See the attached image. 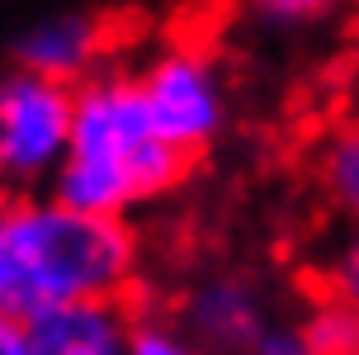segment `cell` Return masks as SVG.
<instances>
[{
  "instance_id": "ba28073f",
  "label": "cell",
  "mask_w": 359,
  "mask_h": 355,
  "mask_svg": "<svg viewBox=\"0 0 359 355\" xmlns=\"http://www.w3.org/2000/svg\"><path fill=\"white\" fill-rule=\"evenodd\" d=\"M312 171H317V185L331 199V209H341L345 218L359 223V119H341L326 128L312 152Z\"/></svg>"
},
{
  "instance_id": "5bb4252c",
  "label": "cell",
  "mask_w": 359,
  "mask_h": 355,
  "mask_svg": "<svg viewBox=\"0 0 359 355\" xmlns=\"http://www.w3.org/2000/svg\"><path fill=\"white\" fill-rule=\"evenodd\" d=\"M0 355H34V341H29V327L15 313H0Z\"/></svg>"
},
{
  "instance_id": "5b68a950",
  "label": "cell",
  "mask_w": 359,
  "mask_h": 355,
  "mask_svg": "<svg viewBox=\"0 0 359 355\" xmlns=\"http://www.w3.org/2000/svg\"><path fill=\"white\" fill-rule=\"evenodd\" d=\"M175 318L194 332V341L208 355H246L269 322V299L251 275L217 270L184 289Z\"/></svg>"
},
{
  "instance_id": "7c38bea8",
  "label": "cell",
  "mask_w": 359,
  "mask_h": 355,
  "mask_svg": "<svg viewBox=\"0 0 359 355\" xmlns=\"http://www.w3.org/2000/svg\"><path fill=\"white\" fill-rule=\"evenodd\" d=\"M246 355H317L307 341L303 322H265V332L251 341Z\"/></svg>"
},
{
  "instance_id": "8fae6325",
  "label": "cell",
  "mask_w": 359,
  "mask_h": 355,
  "mask_svg": "<svg viewBox=\"0 0 359 355\" xmlns=\"http://www.w3.org/2000/svg\"><path fill=\"white\" fill-rule=\"evenodd\" d=\"M251 5L255 19H265V24H279V29H298V24H312V19H322L336 0H246Z\"/></svg>"
},
{
  "instance_id": "9a60e30c",
  "label": "cell",
  "mask_w": 359,
  "mask_h": 355,
  "mask_svg": "<svg viewBox=\"0 0 359 355\" xmlns=\"http://www.w3.org/2000/svg\"><path fill=\"white\" fill-rule=\"evenodd\" d=\"M0 195H5V176H0Z\"/></svg>"
},
{
  "instance_id": "3957f363",
  "label": "cell",
  "mask_w": 359,
  "mask_h": 355,
  "mask_svg": "<svg viewBox=\"0 0 359 355\" xmlns=\"http://www.w3.org/2000/svg\"><path fill=\"white\" fill-rule=\"evenodd\" d=\"M142 100L151 109V124L165 142H175L180 152H208L232 114L227 76L217 67V57L198 43H170L137 71Z\"/></svg>"
},
{
  "instance_id": "277c9868",
  "label": "cell",
  "mask_w": 359,
  "mask_h": 355,
  "mask_svg": "<svg viewBox=\"0 0 359 355\" xmlns=\"http://www.w3.org/2000/svg\"><path fill=\"white\" fill-rule=\"evenodd\" d=\"M72 90L38 71L0 76V176L5 190H38L72 152Z\"/></svg>"
},
{
  "instance_id": "7a4b0ae2",
  "label": "cell",
  "mask_w": 359,
  "mask_h": 355,
  "mask_svg": "<svg viewBox=\"0 0 359 355\" xmlns=\"http://www.w3.org/2000/svg\"><path fill=\"white\" fill-rule=\"evenodd\" d=\"M67 157L109 161L128 171L142 204L180 190L198 161L156 133L137 71L123 67H100L72 90V152Z\"/></svg>"
},
{
  "instance_id": "9c48e42d",
  "label": "cell",
  "mask_w": 359,
  "mask_h": 355,
  "mask_svg": "<svg viewBox=\"0 0 359 355\" xmlns=\"http://www.w3.org/2000/svg\"><path fill=\"white\" fill-rule=\"evenodd\" d=\"M303 332L317 355H359V303L326 289L322 299L307 308Z\"/></svg>"
},
{
  "instance_id": "30bf717a",
  "label": "cell",
  "mask_w": 359,
  "mask_h": 355,
  "mask_svg": "<svg viewBox=\"0 0 359 355\" xmlns=\"http://www.w3.org/2000/svg\"><path fill=\"white\" fill-rule=\"evenodd\" d=\"M128 355H208L194 341V332L170 313H133V332H128Z\"/></svg>"
},
{
  "instance_id": "8992f818",
  "label": "cell",
  "mask_w": 359,
  "mask_h": 355,
  "mask_svg": "<svg viewBox=\"0 0 359 355\" xmlns=\"http://www.w3.org/2000/svg\"><path fill=\"white\" fill-rule=\"evenodd\" d=\"M109 48H114V24L90 10H62L53 19H38L29 34L15 43V67L38 71L62 86H81L86 76L109 67Z\"/></svg>"
},
{
  "instance_id": "4fadbf2b",
  "label": "cell",
  "mask_w": 359,
  "mask_h": 355,
  "mask_svg": "<svg viewBox=\"0 0 359 355\" xmlns=\"http://www.w3.org/2000/svg\"><path fill=\"white\" fill-rule=\"evenodd\" d=\"M326 289L331 294H341V299H355L359 303V237L345 247V256L331 266V275H326Z\"/></svg>"
},
{
  "instance_id": "6da1fadb",
  "label": "cell",
  "mask_w": 359,
  "mask_h": 355,
  "mask_svg": "<svg viewBox=\"0 0 359 355\" xmlns=\"http://www.w3.org/2000/svg\"><path fill=\"white\" fill-rule=\"evenodd\" d=\"M128 218L81 213L53 195H0V313L34 318L48 303L128 299L137 284Z\"/></svg>"
},
{
  "instance_id": "52a82bcc",
  "label": "cell",
  "mask_w": 359,
  "mask_h": 355,
  "mask_svg": "<svg viewBox=\"0 0 359 355\" xmlns=\"http://www.w3.org/2000/svg\"><path fill=\"white\" fill-rule=\"evenodd\" d=\"M24 327L34 355H128L133 308L128 299H72L38 308Z\"/></svg>"
}]
</instances>
